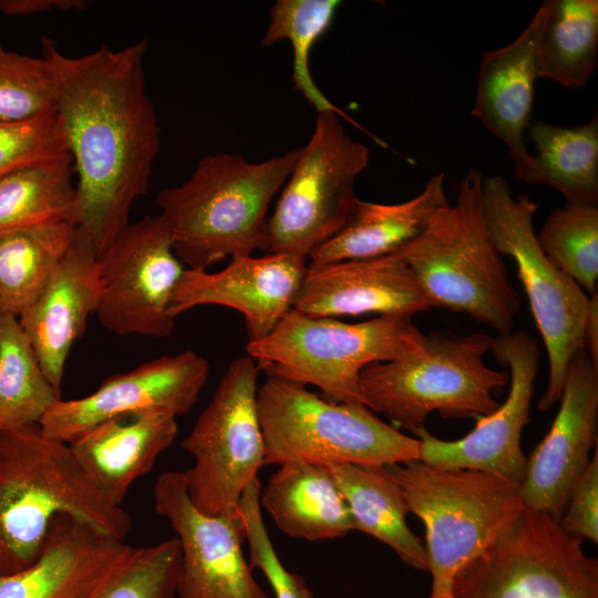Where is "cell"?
Wrapping results in <instances>:
<instances>
[{"label": "cell", "mask_w": 598, "mask_h": 598, "mask_svg": "<svg viewBox=\"0 0 598 598\" xmlns=\"http://www.w3.org/2000/svg\"><path fill=\"white\" fill-rule=\"evenodd\" d=\"M41 47L78 176L75 226L100 256L147 193L161 147L143 69L147 40L78 56L61 52L51 39H42Z\"/></svg>", "instance_id": "obj_1"}, {"label": "cell", "mask_w": 598, "mask_h": 598, "mask_svg": "<svg viewBox=\"0 0 598 598\" xmlns=\"http://www.w3.org/2000/svg\"><path fill=\"white\" fill-rule=\"evenodd\" d=\"M66 514L124 542L130 514L92 483L70 445L39 424L0 433V576L31 565Z\"/></svg>", "instance_id": "obj_2"}, {"label": "cell", "mask_w": 598, "mask_h": 598, "mask_svg": "<svg viewBox=\"0 0 598 598\" xmlns=\"http://www.w3.org/2000/svg\"><path fill=\"white\" fill-rule=\"evenodd\" d=\"M299 148L252 163L240 154L204 156L181 185L156 198L173 249L189 269L261 250L267 212Z\"/></svg>", "instance_id": "obj_3"}, {"label": "cell", "mask_w": 598, "mask_h": 598, "mask_svg": "<svg viewBox=\"0 0 598 598\" xmlns=\"http://www.w3.org/2000/svg\"><path fill=\"white\" fill-rule=\"evenodd\" d=\"M482 182L478 171L467 172L455 204L439 210L423 233L395 254L432 308L464 312L505 336L514 329L520 296L489 238Z\"/></svg>", "instance_id": "obj_4"}, {"label": "cell", "mask_w": 598, "mask_h": 598, "mask_svg": "<svg viewBox=\"0 0 598 598\" xmlns=\"http://www.w3.org/2000/svg\"><path fill=\"white\" fill-rule=\"evenodd\" d=\"M493 340L484 333L423 334L415 352L362 370V403L412 433L434 411L442 417L489 415L501 405L494 394L509 382L507 371L484 362Z\"/></svg>", "instance_id": "obj_5"}, {"label": "cell", "mask_w": 598, "mask_h": 598, "mask_svg": "<svg viewBox=\"0 0 598 598\" xmlns=\"http://www.w3.org/2000/svg\"><path fill=\"white\" fill-rule=\"evenodd\" d=\"M257 408L264 465L287 462L389 466L420 460V440L400 432L363 404L327 400L306 385L267 378Z\"/></svg>", "instance_id": "obj_6"}, {"label": "cell", "mask_w": 598, "mask_h": 598, "mask_svg": "<svg viewBox=\"0 0 598 598\" xmlns=\"http://www.w3.org/2000/svg\"><path fill=\"white\" fill-rule=\"evenodd\" d=\"M422 339L409 317L347 323L291 309L269 334L248 341L245 349L269 378L315 385L333 402L363 404L362 370L415 352Z\"/></svg>", "instance_id": "obj_7"}, {"label": "cell", "mask_w": 598, "mask_h": 598, "mask_svg": "<svg viewBox=\"0 0 598 598\" xmlns=\"http://www.w3.org/2000/svg\"><path fill=\"white\" fill-rule=\"evenodd\" d=\"M410 513L425 526L432 578L429 598H452L457 574L517 516L519 485L467 468H437L420 460L385 466Z\"/></svg>", "instance_id": "obj_8"}, {"label": "cell", "mask_w": 598, "mask_h": 598, "mask_svg": "<svg viewBox=\"0 0 598 598\" xmlns=\"http://www.w3.org/2000/svg\"><path fill=\"white\" fill-rule=\"evenodd\" d=\"M482 207L489 238L501 255L513 258L548 358L549 377L537 403L540 411L559 401L567 368L582 349L590 297L544 254L534 229L538 204L527 194L512 195L501 176L482 182Z\"/></svg>", "instance_id": "obj_9"}, {"label": "cell", "mask_w": 598, "mask_h": 598, "mask_svg": "<svg viewBox=\"0 0 598 598\" xmlns=\"http://www.w3.org/2000/svg\"><path fill=\"white\" fill-rule=\"evenodd\" d=\"M344 113L317 112L308 143L298 157L268 218L261 251L308 259L350 218L358 197L355 181L369 165V150L341 123Z\"/></svg>", "instance_id": "obj_10"}, {"label": "cell", "mask_w": 598, "mask_h": 598, "mask_svg": "<svg viewBox=\"0 0 598 598\" xmlns=\"http://www.w3.org/2000/svg\"><path fill=\"white\" fill-rule=\"evenodd\" d=\"M581 544L523 507L457 574L452 598H598V560Z\"/></svg>", "instance_id": "obj_11"}, {"label": "cell", "mask_w": 598, "mask_h": 598, "mask_svg": "<svg viewBox=\"0 0 598 598\" xmlns=\"http://www.w3.org/2000/svg\"><path fill=\"white\" fill-rule=\"evenodd\" d=\"M256 362L235 359L210 401L182 441L194 464L182 472L194 506L207 515L238 508L247 486L264 466L257 408Z\"/></svg>", "instance_id": "obj_12"}, {"label": "cell", "mask_w": 598, "mask_h": 598, "mask_svg": "<svg viewBox=\"0 0 598 598\" xmlns=\"http://www.w3.org/2000/svg\"><path fill=\"white\" fill-rule=\"evenodd\" d=\"M100 323L117 336L166 338L175 319L168 312L185 270L159 217L127 224L99 256Z\"/></svg>", "instance_id": "obj_13"}, {"label": "cell", "mask_w": 598, "mask_h": 598, "mask_svg": "<svg viewBox=\"0 0 598 598\" xmlns=\"http://www.w3.org/2000/svg\"><path fill=\"white\" fill-rule=\"evenodd\" d=\"M154 507L181 547L179 598H270L254 577L243 544L246 526L238 508L207 515L192 503L182 472L167 471L153 488Z\"/></svg>", "instance_id": "obj_14"}, {"label": "cell", "mask_w": 598, "mask_h": 598, "mask_svg": "<svg viewBox=\"0 0 598 598\" xmlns=\"http://www.w3.org/2000/svg\"><path fill=\"white\" fill-rule=\"evenodd\" d=\"M491 352L509 370L506 401L492 414L476 417L475 427L460 440H441L426 427L415 431L420 461L437 468L481 471L520 485L527 467L520 439L529 421L539 346L527 331H512L494 337Z\"/></svg>", "instance_id": "obj_15"}, {"label": "cell", "mask_w": 598, "mask_h": 598, "mask_svg": "<svg viewBox=\"0 0 598 598\" xmlns=\"http://www.w3.org/2000/svg\"><path fill=\"white\" fill-rule=\"evenodd\" d=\"M208 375L207 360L192 350L163 355L109 377L89 395L58 399L39 425L70 444L94 425L118 415L161 412L177 417L197 403Z\"/></svg>", "instance_id": "obj_16"}, {"label": "cell", "mask_w": 598, "mask_h": 598, "mask_svg": "<svg viewBox=\"0 0 598 598\" xmlns=\"http://www.w3.org/2000/svg\"><path fill=\"white\" fill-rule=\"evenodd\" d=\"M559 401L548 433L527 457L519 485L523 506L557 523L597 446L598 367L584 349L569 361Z\"/></svg>", "instance_id": "obj_17"}, {"label": "cell", "mask_w": 598, "mask_h": 598, "mask_svg": "<svg viewBox=\"0 0 598 598\" xmlns=\"http://www.w3.org/2000/svg\"><path fill=\"white\" fill-rule=\"evenodd\" d=\"M308 259L293 254L268 252L230 258L221 270L185 269L173 291L168 312L179 315L214 305L238 311L248 341L269 334L293 308Z\"/></svg>", "instance_id": "obj_18"}, {"label": "cell", "mask_w": 598, "mask_h": 598, "mask_svg": "<svg viewBox=\"0 0 598 598\" xmlns=\"http://www.w3.org/2000/svg\"><path fill=\"white\" fill-rule=\"evenodd\" d=\"M416 278L394 254L358 260L308 262L293 310L319 318L403 316L431 309Z\"/></svg>", "instance_id": "obj_19"}, {"label": "cell", "mask_w": 598, "mask_h": 598, "mask_svg": "<svg viewBox=\"0 0 598 598\" xmlns=\"http://www.w3.org/2000/svg\"><path fill=\"white\" fill-rule=\"evenodd\" d=\"M76 227V226H75ZM101 296L99 256L78 230L39 297L18 321L52 388L61 394L65 363Z\"/></svg>", "instance_id": "obj_20"}, {"label": "cell", "mask_w": 598, "mask_h": 598, "mask_svg": "<svg viewBox=\"0 0 598 598\" xmlns=\"http://www.w3.org/2000/svg\"><path fill=\"white\" fill-rule=\"evenodd\" d=\"M548 12L544 1L509 44L487 51L481 61L471 114L508 148L517 179L529 168L524 138L529 126L538 76V45Z\"/></svg>", "instance_id": "obj_21"}, {"label": "cell", "mask_w": 598, "mask_h": 598, "mask_svg": "<svg viewBox=\"0 0 598 598\" xmlns=\"http://www.w3.org/2000/svg\"><path fill=\"white\" fill-rule=\"evenodd\" d=\"M130 547L61 514L52 520L38 558L0 576V598H87Z\"/></svg>", "instance_id": "obj_22"}, {"label": "cell", "mask_w": 598, "mask_h": 598, "mask_svg": "<svg viewBox=\"0 0 598 598\" xmlns=\"http://www.w3.org/2000/svg\"><path fill=\"white\" fill-rule=\"evenodd\" d=\"M176 417L161 412L105 420L71 442V452L99 491L122 506L133 483L147 474L175 441Z\"/></svg>", "instance_id": "obj_23"}, {"label": "cell", "mask_w": 598, "mask_h": 598, "mask_svg": "<svg viewBox=\"0 0 598 598\" xmlns=\"http://www.w3.org/2000/svg\"><path fill=\"white\" fill-rule=\"evenodd\" d=\"M259 505L292 538L329 540L354 530L347 502L327 465L301 461L279 465L261 486Z\"/></svg>", "instance_id": "obj_24"}, {"label": "cell", "mask_w": 598, "mask_h": 598, "mask_svg": "<svg viewBox=\"0 0 598 598\" xmlns=\"http://www.w3.org/2000/svg\"><path fill=\"white\" fill-rule=\"evenodd\" d=\"M445 175L431 177L415 197L398 204L358 199L346 225L311 251L310 262L378 258L400 250L415 239L431 218L448 205Z\"/></svg>", "instance_id": "obj_25"}, {"label": "cell", "mask_w": 598, "mask_h": 598, "mask_svg": "<svg viewBox=\"0 0 598 598\" xmlns=\"http://www.w3.org/2000/svg\"><path fill=\"white\" fill-rule=\"evenodd\" d=\"M349 507L354 530L388 545L408 566L427 570L425 545L406 524L404 493L385 466H329Z\"/></svg>", "instance_id": "obj_26"}, {"label": "cell", "mask_w": 598, "mask_h": 598, "mask_svg": "<svg viewBox=\"0 0 598 598\" xmlns=\"http://www.w3.org/2000/svg\"><path fill=\"white\" fill-rule=\"evenodd\" d=\"M536 154L518 181L548 185L567 204L598 205V117L561 127L535 121L526 130Z\"/></svg>", "instance_id": "obj_27"}, {"label": "cell", "mask_w": 598, "mask_h": 598, "mask_svg": "<svg viewBox=\"0 0 598 598\" xmlns=\"http://www.w3.org/2000/svg\"><path fill=\"white\" fill-rule=\"evenodd\" d=\"M75 234L73 223L0 234V315L19 318L39 297Z\"/></svg>", "instance_id": "obj_28"}, {"label": "cell", "mask_w": 598, "mask_h": 598, "mask_svg": "<svg viewBox=\"0 0 598 598\" xmlns=\"http://www.w3.org/2000/svg\"><path fill=\"white\" fill-rule=\"evenodd\" d=\"M70 154L0 177V234L61 223L75 225Z\"/></svg>", "instance_id": "obj_29"}, {"label": "cell", "mask_w": 598, "mask_h": 598, "mask_svg": "<svg viewBox=\"0 0 598 598\" xmlns=\"http://www.w3.org/2000/svg\"><path fill=\"white\" fill-rule=\"evenodd\" d=\"M598 1L548 0L538 45V76L582 89L597 69Z\"/></svg>", "instance_id": "obj_30"}, {"label": "cell", "mask_w": 598, "mask_h": 598, "mask_svg": "<svg viewBox=\"0 0 598 598\" xmlns=\"http://www.w3.org/2000/svg\"><path fill=\"white\" fill-rule=\"evenodd\" d=\"M60 398L18 318L0 315V433L39 424Z\"/></svg>", "instance_id": "obj_31"}, {"label": "cell", "mask_w": 598, "mask_h": 598, "mask_svg": "<svg viewBox=\"0 0 598 598\" xmlns=\"http://www.w3.org/2000/svg\"><path fill=\"white\" fill-rule=\"evenodd\" d=\"M340 3L337 0H278L270 9L261 39L262 48L283 40L290 43L295 87L317 112L342 113L317 86L309 65L310 52L330 28Z\"/></svg>", "instance_id": "obj_32"}, {"label": "cell", "mask_w": 598, "mask_h": 598, "mask_svg": "<svg viewBox=\"0 0 598 598\" xmlns=\"http://www.w3.org/2000/svg\"><path fill=\"white\" fill-rule=\"evenodd\" d=\"M536 237L560 271L586 293H597L598 207L566 204L555 208Z\"/></svg>", "instance_id": "obj_33"}, {"label": "cell", "mask_w": 598, "mask_h": 598, "mask_svg": "<svg viewBox=\"0 0 598 598\" xmlns=\"http://www.w3.org/2000/svg\"><path fill=\"white\" fill-rule=\"evenodd\" d=\"M181 547L172 537L133 547L87 598H176Z\"/></svg>", "instance_id": "obj_34"}, {"label": "cell", "mask_w": 598, "mask_h": 598, "mask_svg": "<svg viewBox=\"0 0 598 598\" xmlns=\"http://www.w3.org/2000/svg\"><path fill=\"white\" fill-rule=\"evenodd\" d=\"M55 112L54 82L47 61L0 44V121H22Z\"/></svg>", "instance_id": "obj_35"}, {"label": "cell", "mask_w": 598, "mask_h": 598, "mask_svg": "<svg viewBox=\"0 0 598 598\" xmlns=\"http://www.w3.org/2000/svg\"><path fill=\"white\" fill-rule=\"evenodd\" d=\"M69 154L54 113L22 121H0V177Z\"/></svg>", "instance_id": "obj_36"}, {"label": "cell", "mask_w": 598, "mask_h": 598, "mask_svg": "<svg viewBox=\"0 0 598 598\" xmlns=\"http://www.w3.org/2000/svg\"><path fill=\"white\" fill-rule=\"evenodd\" d=\"M260 488L261 484L257 477L247 486L239 503L249 547L248 561L252 569L264 574L275 598H315L305 578L288 570L275 549L259 505Z\"/></svg>", "instance_id": "obj_37"}, {"label": "cell", "mask_w": 598, "mask_h": 598, "mask_svg": "<svg viewBox=\"0 0 598 598\" xmlns=\"http://www.w3.org/2000/svg\"><path fill=\"white\" fill-rule=\"evenodd\" d=\"M559 526L571 537L598 542V450L575 482Z\"/></svg>", "instance_id": "obj_38"}, {"label": "cell", "mask_w": 598, "mask_h": 598, "mask_svg": "<svg viewBox=\"0 0 598 598\" xmlns=\"http://www.w3.org/2000/svg\"><path fill=\"white\" fill-rule=\"evenodd\" d=\"M85 0H0V12L6 16H29L53 9L61 11L84 10Z\"/></svg>", "instance_id": "obj_39"}, {"label": "cell", "mask_w": 598, "mask_h": 598, "mask_svg": "<svg viewBox=\"0 0 598 598\" xmlns=\"http://www.w3.org/2000/svg\"><path fill=\"white\" fill-rule=\"evenodd\" d=\"M582 349L598 367V297L591 295L582 332Z\"/></svg>", "instance_id": "obj_40"}]
</instances>
